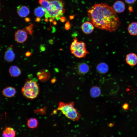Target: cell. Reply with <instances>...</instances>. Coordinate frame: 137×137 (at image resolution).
<instances>
[{"label":"cell","instance_id":"cell-1","mask_svg":"<svg viewBox=\"0 0 137 137\" xmlns=\"http://www.w3.org/2000/svg\"><path fill=\"white\" fill-rule=\"evenodd\" d=\"M87 12L90 22L98 29L114 32L121 24L116 12L107 4H95L87 10Z\"/></svg>","mask_w":137,"mask_h":137},{"label":"cell","instance_id":"cell-39","mask_svg":"<svg viewBox=\"0 0 137 137\" xmlns=\"http://www.w3.org/2000/svg\"><path fill=\"white\" fill-rule=\"evenodd\" d=\"M136 47H137V45H136Z\"/></svg>","mask_w":137,"mask_h":137},{"label":"cell","instance_id":"cell-29","mask_svg":"<svg viewBox=\"0 0 137 137\" xmlns=\"http://www.w3.org/2000/svg\"><path fill=\"white\" fill-rule=\"evenodd\" d=\"M31 54V53L29 52H27L25 54V55L26 57H29L30 56Z\"/></svg>","mask_w":137,"mask_h":137},{"label":"cell","instance_id":"cell-9","mask_svg":"<svg viewBox=\"0 0 137 137\" xmlns=\"http://www.w3.org/2000/svg\"><path fill=\"white\" fill-rule=\"evenodd\" d=\"M113 8L116 12L121 13L125 11V6L123 2L121 0H118L114 3Z\"/></svg>","mask_w":137,"mask_h":137},{"label":"cell","instance_id":"cell-31","mask_svg":"<svg viewBox=\"0 0 137 137\" xmlns=\"http://www.w3.org/2000/svg\"><path fill=\"white\" fill-rule=\"evenodd\" d=\"M128 10L130 12H132L133 11V9L132 7L129 6L128 7Z\"/></svg>","mask_w":137,"mask_h":137},{"label":"cell","instance_id":"cell-24","mask_svg":"<svg viewBox=\"0 0 137 137\" xmlns=\"http://www.w3.org/2000/svg\"><path fill=\"white\" fill-rule=\"evenodd\" d=\"M71 26L70 24L67 21L65 23V29L66 30H68L70 28Z\"/></svg>","mask_w":137,"mask_h":137},{"label":"cell","instance_id":"cell-4","mask_svg":"<svg viewBox=\"0 0 137 137\" xmlns=\"http://www.w3.org/2000/svg\"><path fill=\"white\" fill-rule=\"evenodd\" d=\"M21 92L23 95L30 99L36 98L39 93V88L37 82L32 80L26 81L22 88Z\"/></svg>","mask_w":137,"mask_h":137},{"label":"cell","instance_id":"cell-17","mask_svg":"<svg viewBox=\"0 0 137 137\" xmlns=\"http://www.w3.org/2000/svg\"><path fill=\"white\" fill-rule=\"evenodd\" d=\"M48 72L46 70L38 72L37 75L39 80L43 81L47 80L49 77V74Z\"/></svg>","mask_w":137,"mask_h":137},{"label":"cell","instance_id":"cell-14","mask_svg":"<svg viewBox=\"0 0 137 137\" xmlns=\"http://www.w3.org/2000/svg\"><path fill=\"white\" fill-rule=\"evenodd\" d=\"M9 72L10 75L14 77L19 76L21 73V69L18 66L15 65L11 66L9 69Z\"/></svg>","mask_w":137,"mask_h":137},{"label":"cell","instance_id":"cell-34","mask_svg":"<svg viewBox=\"0 0 137 137\" xmlns=\"http://www.w3.org/2000/svg\"><path fill=\"white\" fill-rule=\"evenodd\" d=\"M56 29L55 27H54L53 28V30L52 31V33H54L56 31Z\"/></svg>","mask_w":137,"mask_h":137},{"label":"cell","instance_id":"cell-2","mask_svg":"<svg viewBox=\"0 0 137 137\" xmlns=\"http://www.w3.org/2000/svg\"><path fill=\"white\" fill-rule=\"evenodd\" d=\"M51 9L48 12H46L45 18L55 19L58 20L65 12L64 3L62 0H49Z\"/></svg>","mask_w":137,"mask_h":137},{"label":"cell","instance_id":"cell-12","mask_svg":"<svg viewBox=\"0 0 137 137\" xmlns=\"http://www.w3.org/2000/svg\"><path fill=\"white\" fill-rule=\"evenodd\" d=\"M89 69V65L85 63H81L78 65L77 71L78 73L80 74H85L88 72Z\"/></svg>","mask_w":137,"mask_h":137},{"label":"cell","instance_id":"cell-37","mask_svg":"<svg viewBox=\"0 0 137 137\" xmlns=\"http://www.w3.org/2000/svg\"><path fill=\"white\" fill-rule=\"evenodd\" d=\"M48 18H45V19L44 20V21L46 22H48Z\"/></svg>","mask_w":137,"mask_h":137},{"label":"cell","instance_id":"cell-18","mask_svg":"<svg viewBox=\"0 0 137 137\" xmlns=\"http://www.w3.org/2000/svg\"><path fill=\"white\" fill-rule=\"evenodd\" d=\"M15 132L14 129L11 127H7L3 131V137H15Z\"/></svg>","mask_w":137,"mask_h":137},{"label":"cell","instance_id":"cell-21","mask_svg":"<svg viewBox=\"0 0 137 137\" xmlns=\"http://www.w3.org/2000/svg\"><path fill=\"white\" fill-rule=\"evenodd\" d=\"M38 125L37 119L36 118H31L28 119L27 121L28 127L30 128L33 129L37 127Z\"/></svg>","mask_w":137,"mask_h":137},{"label":"cell","instance_id":"cell-26","mask_svg":"<svg viewBox=\"0 0 137 137\" xmlns=\"http://www.w3.org/2000/svg\"><path fill=\"white\" fill-rule=\"evenodd\" d=\"M40 49L41 52H44L46 50L45 47L43 45H41L40 46Z\"/></svg>","mask_w":137,"mask_h":137},{"label":"cell","instance_id":"cell-23","mask_svg":"<svg viewBox=\"0 0 137 137\" xmlns=\"http://www.w3.org/2000/svg\"><path fill=\"white\" fill-rule=\"evenodd\" d=\"M33 26V24H31L30 25L27 26L24 29V30L26 32H27L32 37Z\"/></svg>","mask_w":137,"mask_h":137},{"label":"cell","instance_id":"cell-10","mask_svg":"<svg viewBox=\"0 0 137 137\" xmlns=\"http://www.w3.org/2000/svg\"><path fill=\"white\" fill-rule=\"evenodd\" d=\"M81 28L84 33L86 34H89L93 31L94 27L92 23L89 22H86L82 24Z\"/></svg>","mask_w":137,"mask_h":137},{"label":"cell","instance_id":"cell-22","mask_svg":"<svg viewBox=\"0 0 137 137\" xmlns=\"http://www.w3.org/2000/svg\"><path fill=\"white\" fill-rule=\"evenodd\" d=\"M39 4L45 9L46 12L49 11L51 9L49 0H39Z\"/></svg>","mask_w":137,"mask_h":137},{"label":"cell","instance_id":"cell-35","mask_svg":"<svg viewBox=\"0 0 137 137\" xmlns=\"http://www.w3.org/2000/svg\"><path fill=\"white\" fill-rule=\"evenodd\" d=\"M49 21L51 23L53 22L54 21V19L52 18H50Z\"/></svg>","mask_w":137,"mask_h":137},{"label":"cell","instance_id":"cell-3","mask_svg":"<svg viewBox=\"0 0 137 137\" xmlns=\"http://www.w3.org/2000/svg\"><path fill=\"white\" fill-rule=\"evenodd\" d=\"M57 110L61 111L68 118L74 121H78L81 117V115L74 107L73 102L65 103L60 102Z\"/></svg>","mask_w":137,"mask_h":137},{"label":"cell","instance_id":"cell-15","mask_svg":"<svg viewBox=\"0 0 137 137\" xmlns=\"http://www.w3.org/2000/svg\"><path fill=\"white\" fill-rule=\"evenodd\" d=\"M96 68L97 71L100 74L106 73L109 70V66L108 64L105 62L99 63L97 66Z\"/></svg>","mask_w":137,"mask_h":137},{"label":"cell","instance_id":"cell-6","mask_svg":"<svg viewBox=\"0 0 137 137\" xmlns=\"http://www.w3.org/2000/svg\"><path fill=\"white\" fill-rule=\"evenodd\" d=\"M26 31L23 29H19L16 31L14 34L15 40L18 43H22L25 41L27 38Z\"/></svg>","mask_w":137,"mask_h":137},{"label":"cell","instance_id":"cell-40","mask_svg":"<svg viewBox=\"0 0 137 137\" xmlns=\"http://www.w3.org/2000/svg\"></svg>","mask_w":137,"mask_h":137},{"label":"cell","instance_id":"cell-28","mask_svg":"<svg viewBox=\"0 0 137 137\" xmlns=\"http://www.w3.org/2000/svg\"><path fill=\"white\" fill-rule=\"evenodd\" d=\"M128 107L129 106L128 104H125L123 105V108L124 109L126 110L128 109Z\"/></svg>","mask_w":137,"mask_h":137},{"label":"cell","instance_id":"cell-32","mask_svg":"<svg viewBox=\"0 0 137 137\" xmlns=\"http://www.w3.org/2000/svg\"><path fill=\"white\" fill-rule=\"evenodd\" d=\"M41 19L40 18V17H38L35 20V21L37 22H39L41 21Z\"/></svg>","mask_w":137,"mask_h":137},{"label":"cell","instance_id":"cell-19","mask_svg":"<svg viewBox=\"0 0 137 137\" xmlns=\"http://www.w3.org/2000/svg\"><path fill=\"white\" fill-rule=\"evenodd\" d=\"M46 11L43 7L39 6L34 10V13L35 16L38 17H42L45 14Z\"/></svg>","mask_w":137,"mask_h":137},{"label":"cell","instance_id":"cell-13","mask_svg":"<svg viewBox=\"0 0 137 137\" xmlns=\"http://www.w3.org/2000/svg\"><path fill=\"white\" fill-rule=\"evenodd\" d=\"M17 13L21 17H26L30 13L29 8L25 6H19L17 8Z\"/></svg>","mask_w":137,"mask_h":137},{"label":"cell","instance_id":"cell-8","mask_svg":"<svg viewBox=\"0 0 137 137\" xmlns=\"http://www.w3.org/2000/svg\"><path fill=\"white\" fill-rule=\"evenodd\" d=\"M126 63L131 66H134L137 64V55L134 53L127 54L125 58Z\"/></svg>","mask_w":137,"mask_h":137},{"label":"cell","instance_id":"cell-16","mask_svg":"<svg viewBox=\"0 0 137 137\" xmlns=\"http://www.w3.org/2000/svg\"><path fill=\"white\" fill-rule=\"evenodd\" d=\"M129 33L131 35L135 36L137 35V22H132L129 24L127 27Z\"/></svg>","mask_w":137,"mask_h":137},{"label":"cell","instance_id":"cell-27","mask_svg":"<svg viewBox=\"0 0 137 137\" xmlns=\"http://www.w3.org/2000/svg\"><path fill=\"white\" fill-rule=\"evenodd\" d=\"M60 19V21L62 23L64 22L66 20L65 18L64 17H61Z\"/></svg>","mask_w":137,"mask_h":137},{"label":"cell","instance_id":"cell-25","mask_svg":"<svg viewBox=\"0 0 137 137\" xmlns=\"http://www.w3.org/2000/svg\"><path fill=\"white\" fill-rule=\"evenodd\" d=\"M136 0H124L125 2L128 4H131L134 3Z\"/></svg>","mask_w":137,"mask_h":137},{"label":"cell","instance_id":"cell-7","mask_svg":"<svg viewBox=\"0 0 137 137\" xmlns=\"http://www.w3.org/2000/svg\"><path fill=\"white\" fill-rule=\"evenodd\" d=\"M4 58L5 60L8 62H10L13 61L15 58V54L11 47H9L7 49Z\"/></svg>","mask_w":137,"mask_h":137},{"label":"cell","instance_id":"cell-38","mask_svg":"<svg viewBox=\"0 0 137 137\" xmlns=\"http://www.w3.org/2000/svg\"><path fill=\"white\" fill-rule=\"evenodd\" d=\"M54 69L55 71L57 72H58L59 71L58 69L57 68H55Z\"/></svg>","mask_w":137,"mask_h":137},{"label":"cell","instance_id":"cell-5","mask_svg":"<svg viewBox=\"0 0 137 137\" xmlns=\"http://www.w3.org/2000/svg\"><path fill=\"white\" fill-rule=\"evenodd\" d=\"M72 54L78 58H84L89 54L86 48V44L82 41H78L76 37L72 43L70 48Z\"/></svg>","mask_w":137,"mask_h":137},{"label":"cell","instance_id":"cell-36","mask_svg":"<svg viewBox=\"0 0 137 137\" xmlns=\"http://www.w3.org/2000/svg\"><path fill=\"white\" fill-rule=\"evenodd\" d=\"M53 24L54 25H55L57 24V22L56 21H54L53 22Z\"/></svg>","mask_w":137,"mask_h":137},{"label":"cell","instance_id":"cell-30","mask_svg":"<svg viewBox=\"0 0 137 137\" xmlns=\"http://www.w3.org/2000/svg\"><path fill=\"white\" fill-rule=\"evenodd\" d=\"M48 43L50 44H53L54 43V41L53 40L51 39L49 40Z\"/></svg>","mask_w":137,"mask_h":137},{"label":"cell","instance_id":"cell-11","mask_svg":"<svg viewBox=\"0 0 137 137\" xmlns=\"http://www.w3.org/2000/svg\"><path fill=\"white\" fill-rule=\"evenodd\" d=\"M15 89L12 87H8L4 89L2 91L3 95L5 97L10 98L16 94Z\"/></svg>","mask_w":137,"mask_h":137},{"label":"cell","instance_id":"cell-20","mask_svg":"<svg viewBox=\"0 0 137 137\" xmlns=\"http://www.w3.org/2000/svg\"><path fill=\"white\" fill-rule=\"evenodd\" d=\"M101 94L100 89L96 86L93 87L90 90V94L92 97L96 98L98 97Z\"/></svg>","mask_w":137,"mask_h":137},{"label":"cell","instance_id":"cell-33","mask_svg":"<svg viewBox=\"0 0 137 137\" xmlns=\"http://www.w3.org/2000/svg\"><path fill=\"white\" fill-rule=\"evenodd\" d=\"M25 20L27 22H28L30 21V20L29 18H26L25 19Z\"/></svg>","mask_w":137,"mask_h":137}]
</instances>
